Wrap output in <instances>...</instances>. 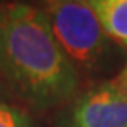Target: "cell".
<instances>
[{"mask_svg":"<svg viewBox=\"0 0 127 127\" xmlns=\"http://www.w3.org/2000/svg\"><path fill=\"white\" fill-rule=\"evenodd\" d=\"M0 74L8 90L37 110L66 103L80 84L41 9L19 2L0 5Z\"/></svg>","mask_w":127,"mask_h":127,"instance_id":"cell-1","label":"cell"},{"mask_svg":"<svg viewBox=\"0 0 127 127\" xmlns=\"http://www.w3.org/2000/svg\"><path fill=\"white\" fill-rule=\"evenodd\" d=\"M41 12L77 69L94 70L99 66L109 35L89 0H43Z\"/></svg>","mask_w":127,"mask_h":127,"instance_id":"cell-2","label":"cell"},{"mask_svg":"<svg viewBox=\"0 0 127 127\" xmlns=\"http://www.w3.org/2000/svg\"><path fill=\"white\" fill-rule=\"evenodd\" d=\"M69 127H127V99L112 80L98 84L75 101Z\"/></svg>","mask_w":127,"mask_h":127,"instance_id":"cell-3","label":"cell"},{"mask_svg":"<svg viewBox=\"0 0 127 127\" xmlns=\"http://www.w3.org/2000/svg\"><path fill=\"white\" fill-rule=\"evenodd\" d=\"M109 38L127 46V0H89Z\"/></svg>","mask_w":127,"mask_h":127,"instance_id":"cell-4","label":"cell"},{"mask_svg":"<svg viewBox=\"0 0 127 127\" xmlns=\"http://www.w3.org/2000/svg\"><path fill=\"white\" fill-rule=\"evenodd\" d=\"M0 127H32L23 110L12 104L0 101Z\"/></svg>","mask_w":127,"mask_h":127,"instance_id":"cell-5","label":"cell"},{"mask_svg":"<svg viewBox=\"0 0 127 127\" xmlns=\"http://www.w3.org/2000/svg\"><path fill=\"white\" fill-rule=\"evenodd\" d=\"M112 81H113V84L118 87V90L124 95V98L127 99V63H126V66L121 69V72L118 74V77L113 78Z\"/></svg>","mask_w":127,"mask_h":127,"instance_id":"cell-6","label":"cell"},{"mask_svg":"<svg viewBox=\"0 0 127 127\" xmlns=\"http://www.w3.org/2000/svg\"><path fill=\"white\" fill-rule=\"evenodd\" d=\"M5 87H6V86H5V81H3V78H2V74H0V94L3 92Z\"/></svg>","mask_w":127,"mask_h":127,"instance_id":"cell-7","label":"cell"}]
</instances>
